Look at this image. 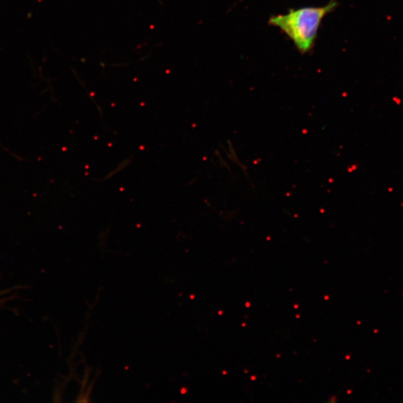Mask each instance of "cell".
I'll use <instances>...</instances> for the list:
<instances>
[{
	"instance_id": "cell-1",
	"label": "cell",
	"mask_w": 403,
	"mask_h": 403,
	"mask_svg": "<svg viewBox=\"0 0 403 403\" xmlns=\"http://www.w3.org/2000/svg\"><path fill=\"white\" fill-rule=\"evenodd\" d=\"M335 0L320 7H303L290 9L286 14L272 16L269 24L278 28L292 41L302 54L310 52L314 46L322 20L338 7Z\"/></svg>"
}]
</instances>
